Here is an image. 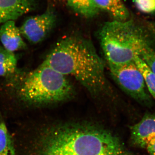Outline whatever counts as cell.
<instances>
[{"mask_svg": "<svg viewBox=\"0 0 155 155\" xmlns=\"http://www.w3.org/2000/svg\"><path fill=\"white\" fill-rule=\"evenodd\" d=\"M130 142L134 146L146 148L155 137V114H145L138 123L130 127Z\"/></svg>", "mask_w": 155, "mask_h": 155, "instance_id": "7", "label": "cell"}, {"mask_svg": "<svg viewBox=\"0 0 155 155\" xmlns=\"http://www.w3.org/2000/svg\"><path fill=\"white\" fill-rule=\"evenodd\" d=\"M146 148L150 155H155V137L148 143Z\"/></svg>", "mask_w": 155, "mask_h": 155, "instance_id": "17", "label": "cell"}, {"mask_svg": "<svg viewBox=\"0 0 155 155\" xmlns=\"http://www.w3.org/2000/svg\"><path fill=\"white\" fill-rule=\"evenodd\" d=\"M134 62L143 75L149 93L155 99V74L139 57H137Z\"/></svg>", "mask_w": 155, "mask_h": 155, "instance_id": "14", "label": "cell"}, {"mask_svg": "<svg viewBox=\"0 0 155 155\" xmlns=\"http://www.w3.org/2000/svg\"><path fill=\"white\" fill-rule=\"evenodd\" d=\"M139 11L155 16V0H133Z\"/></svg>", "mask_w": 155, "mask_h": 155, "instance_id": "16", "label": "cell"}, {"mask_svg": "<svg viewBox=\"0 0 155 155\" xmlns=\"http://www.w3.org/2000/svg\"><path fill=\"white\" fill-rule=\"evenodd\" d=\"M35 0H0V25L33 11Z\"/></svg>", "mask_w": 155, "mask_h": 155, "instance_id": "8", "label": "cell"}, {"mask_svg": "<svg viewBox=\"0 0 155 155\" xmlns=\"http://www.w3.org/2000/svg\"><path fill=\"white\" fill-rule=\"evenodd\" d=\"M98 38L109 67L134 62L150 45L143 28L129 19L106 22L99 31Z\"/></svg>", "mask_w": 155, "mask_h": 155, "instance_id": "4", "label": "cell"}, {"mask_svg": "<svg viewBox=\"0 0 155 155\" xmlns=\"http://www.w3.org/2000/svg\"><path fill=\"white\" fill-rule=\"evenodd\" d=\"M68 5L82 17L92 18L95 17L99 13L94 0H66Z\"/></svg>", "mask_w": 155, "mask_h": 155, "instance_id": "12", "label": "cell"}, {"mask_svg": "<svg viewBox=\"0 0 155 155\" xmlns=\"http://www.w3.org/2000/svg\"><path fill=\"white\" fill-rule=\"evenodd\" d=\"M100 10L109 14L114 20L124 21L129 19V11L122 0H94Z\"/></svg>", "mask_w": 155, "mask_h": 155, "instance_id": "10", "label": "cell"}, {"mask_svg": "<svg viewBox=\"0 0 155 155\" xmlns=\"http://www.w3.org/2000/svg\"><path fill=\"white\" fill-rule=\"evenodd\" d=\"M139 57L155 75V51L150 45L146 47Z\"/></svg>", "mask_w": 155, "mask_h": 155, "instance_id": "15", "label": "cell"}, {"mask_svg": "<svg viewBox=\"0 0 155 155\" xmlns=\"http://www.w3.org/2000/svg\"><path fill=\"white\" fill-rule=\"evenodd\" d=\"M57 15L52 7L43 13L29 17L19 27L22 37L30 44L36 45L42 41L55 25Z\"/></svg>", "mask_w": 155, "mask_h": 155, "instance_id": "6", "label": "cell"}, {"mask_svg": "<svg viewBox=\"0 0 155 155\" xmlns=\"http://www.w3.org/2000/svg\"><path fill=\"white\" fill-rule=\"evenodd\" d=\"M35 144V155H135L110 131L83 122L47 127Z\"/></svg>", "mask_w": 155, "mask_h": 155, "instance_id": "1", "label": "cell"}, {"mask_svg": "<svg viewBox=\"0 0 155 155\" xmlns=\"http://www.w3.org/2000/svg\"><path fill=\"white\" fill-rule=\"evenodd\" d=\"M8 83L17 98L30 106L64 101L72 97L75 91L67 76L43 63L30 72L19 70L8 79Z\"/></svg>", "mask_w": 155, "mask_h": 155, "instance_id": "3", "label": "cell"}, {"mask_svg": "<svg viewBox=\"0 0 155 155\" xmlns=\"http://www.w3.org/2000/svg\"><path fill=\"white\" fill-rule=\"evenodd\" d=\"M0 155H15L13 139L2 120H0Z\"/></svg>", "mask_w": 155, "mask_h": 155, "instance_id": "13", "label": "cell"}, {"mask_svg": "<svg viewBox=\"0 0 155 155\" xmlns=\"http://www.w3.org/2000/svg\"><path fill=\"white\" fill-rule=\"evenodd\" d=\"M0 41L2 46L11 52L25 49L27 47L19 28L14 20L8 21L1 25Z\"/></svg>", "mask_w": 155, "mask_h": 155, "instance_id": "9", "label": "cell"}, {"mask_svg": "<svg viewBox=\"0 0 155 155\" xmlns=\"http://www.w3.org/2000/svg\"><path fill=\"white\" fill-rule=\"evenodd\" d=\"M65 76L74 77L93 95L110 90L105 63L88 39L77 35L61 39L43 62Z\"/></svg>", "mask_w": 155, "mask_h": 155, "instance_id": "2", "label": "cell"}, {"mask_svg": "<svg viewBox=\"0 0 155 155\" xmlns=\"http://www.w3.org/2000/svg\"><path fill=\"white\" fill-rule=\"evenodd\" d=\"M18 60L14 53L7 51L0 45V77L7 79L19 72L17 68Z\"/></svg>", "mask_w": 155, "mask_h": 155, "instance_id": "11", "label": "cell"}, {"mask_svg": "<svg viewBox=\"0 0 155 155\" xmlns=\"http://www.w3.org/2000/svg\"><path fill=\"white\" fill-rule=\"evenodd\" d=\"M109 67L113 79L123 91L142 104L151 105L144 78L135 62Z\"/></svg>", "mask_w": 155, "mask_h": 155, "instance_id": "5", "label": "cell"}]
</instances>
